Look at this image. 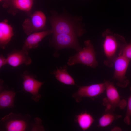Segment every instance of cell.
Instances as JSON below:
<instances>
[{"label":"cell","instance_id":"6","mask_svg":"<svg viewBox=\"0 0 131 131\" xmlns=\"http://www.w3.org/2000/svg\"><path fill=\"white\" fill-rule=\"evenodd\" d=\"M130 61L121 55L114 62V72L113 78L117 81L116 85L120 87L125 88L129 83L126 74Z\"/></svg>","mask_w":131,"mask_h":131},{"label":"cell","instance_id":"7","mask_svg":"<svg viewBox=\"0 0 131 131\" xmlns=\"http://www.w3.org/2000/svg\"><path fill=\"white\" fill-rule=\"evenodd\" d=\"M105 90L104 82L81 86L76 92L73 94L72 96L77 102L79 103L83 98L96 97L103 93Z\"/></svg>","mask_w":131,"mask_h":131},{"label":"cell","instance_id":"2","mask_svg":"<svg viewBox=\"0 0 131 131\" xmlns=\"http://www.w3.org/2000/svg\"><path fill=\"white\" fill-rule=\"evenodd\" d=\"M84 43L85 47L83 48L70 57L67 62L69 66L79 63L95 68L98 65L93 44L89 40L85 41Z\"/></svg>","mask_w":131,"mask_h":131},{"label":"cell","instance_id":"18","mask_svg":"<svg viewBox=\"0 0 131 131\" xmlns=\"http://www.w3.org/2000/svg\"><path fill=\"white\" fill-rule=\"evenodd\" d=\"M26 127V122L23 120H11L7 124L6 128L9 131H21L25 130Z\"/></svg>","mask_w":131,"mask_h":131},{"label":"cell","instance_id":"16","mask_svg":"<svg viewBox=\"0 0 131 131\" xmlns=\"http://www.w3.org/2000/svg\"><path fill=\"white\" fill-rule=\"evenodd\" d=\"M53 73L56 78L62 83L68 85H75L73 78L69 74L66 68H57Z\"/></svg>","mask_w":131,"mask_h":131},{"label":"cell","instance_id":"19","mask_svg":"<svg viewBox=\"0 0 131 131\" xmlns=\"http://www.w3.org/2000/svg\"><path fill=\"white\" fill-rule=\"evenodd\" d=\"M131 91V86L130 88ZM127 108L125 116L124 119V122L127 125L131 124V94L128 98L127 103Z\"/></svg>","mask_w":131,"mask_h":131},{"label":"cell","instance_id":"15","mask_svg":"<svg viewBox=\"0 0 131 131\" xmlns=\"http://www.w3.org/2000/svg\"><path fill=\"white\" fill-rule=\"evenodd\" d=\"M114 112L109 110H105L99 120L98 126L102 127H107L114 120L121 117V115L116 114Z\"/></svg>","mask_w":131,"mask_h":131},{"label":"cell","instance_id":"11","mask_svg":"<svg viewBox=\"0 0 131 131\" xmlns=\"http://www.w3.org/2000/svg\"><path fill=\"white\" fill-rule=\"evenodd\" d=\"M6 58L7 64L14 67L22 64L28 65L32 62L28 51L23 49L11 52L8 55Z\"/></svg>","mask_w":131,"mask_h":131},{"label":"cell","instance_id":"4","mask_svg":"<svg viewBox=\"0 0 131 131\" xmlns=\"http://www.w3.org/2000/svg\"><path fill=\"white\" fill-rule=\"evenodd\" d=\"M53 34H66L81 36L83 33V29L79 28L70 21L65 18L53 16L50 19Z\"/></svg>","mask_w":131,"mask_h":131},{"label":"cell","instance_id":"22","mask_svg":"<svg viewBox=\"0 0 131 131\" xmlns=\"http://www.w3.org/2000/svg\"><path fill=\"white\" fill-rule=\"evenodd\" d=\"M112 131H121V129L117 127H114L113 128V129L112 130Z\"/></svg>","mask_w":131,"mask_h":131},{"label":"cell","instance_id":"1","mask_svg":"<svg viewBox=\"0 0 131 131\" xmlns=\"http://www.w3.org/2000/svg\"><path fill=\"white\" fill-rule=\"evenodd\" d=\"M102 36L104 38L103 48L106 57L104 63L111 67L113 66L116 59L122 55L127 43L123 37L114 33L108 29L103 33Z\"/></svg>","mask_w":131,"mask_h":131},{"label":"cell","instance_id":"3","mask_svg":"<svg viewBox=\"0 0 131 131\" xmlns=\"http://www.w3.org/2000/svg\"><path fill=\"white\" fill-rule=\"evenodd\" d=\"M106 97L103 100V104L106 107L105 110L113 111L117 107L123 109L126 107L127 102L124 99H121L117 88L113 83L110 81L104 80Z\"/></svg>","mask_w":131,"mask_h":131},{"label":"cell","instance_id":"23","mask_svg":"<svg viewBox=\"0 0 131 131\" xmlns=\"http://www.w3.org/2000/svg\"><path fill=\"white\" fill-rule=\"evenodd\" d=\"M3 0H0V1L1 2L2 1H3Z\"/></svg>","mask_w":131,"mask_h":131},{"label":"cell","instance_id":"5","mask_svg":"<svg viewBox=\"0 0 131 131\" xmlns=\"http://www.w3.org/2000/svg\"><path fill=\"white\" fill-rule=\"evenodd\" d=\"M46 21V16L43 12L41 11H35L23 22L22 26L24 33L29 35L41 31L45 26Z\"/></svg>","mask_w":131,"mask_h":131},{"label":"cell","instance_id":"13","mask_svg":"<svg viewBox=\"0 0 131 131\" xmlns=\"http://www.w3.org/2000/svg\"><path fill=\"white\" fill-rule=\"evenodd\" d=\"M14 35L13 28L5 20L0 23V45L1 48L5 47L11 41Z\"/></svg>","mask_w":131,"mask_h":131},{"label":"cell","instance_id":"21","mask_svg":"<svg viewBox=\"0 0 131 131\" xmlns=\"http://www.w3.org/2000/svg\"><path fill=\"white\" fill-rule=\"evenodd\" d=\"M7 64V58L1 54L0 56V68H1L4 65Z\"/></svg>","mask_w":131,"mask_h":131},{"label":"cell","instance_id":"12","mask_svg":"<svg viewBox=\"0 0 131 131\" xmlns=\"http://www.w3.org/2000/svg\"><path fill=\"white\" fill-rule=\"evenodd\" d=\"M51 30L33 33L28 35L24 41L22 49L28 51L37 48L39 43L46 36L52 33Z\"/></svg>","mask_w":131,"mask_h":131},{"label":"cell","instance_id":"9","mask_svg":"<svg viewBox=\"0 0 131 131\" xmlns=\"http://www.w3.org/2000/svg\"><path fill=\"white\" fill-rule=\"evenodd\" d=\"M3 7L7 8L8 12L15 15L19 11L26 13L29 16L34 0H4Z\"/></svg>","mask_w":131,"mask_h":131},{"label":"cell","instance_id":"8","mask_svg":"<svg viewBox=\"0 0 131 131\" xmlns=\"http://www.w3.org/2000/svg\"><path fill=\"white\" fill-rule=\"evenodd\" d=\"M53 34L52 43L58 49L70 48L75 49L78 52L82 49L79 45L77 36L76 35L66 34Z\"/></svg>","mask_w":131,"mask_h":131},{"label":"cell","instance_id":"20","mask_svg":"<svg viewBox=\"0 0 131 131\" xmlns=\"http://www.w3.org/2000/svg\"><path fill=\"white\" fill-rule=\"evenodd\" d=\"M122 55L130 61L131 60V42L125 46Z\"/></svg>","mask_w":131,"mask_h":131},{"label":"cell","instance_id":"14","mask_svg":"<svg viewBox=\"0 0 131 131\" xmlns=\"http://www.w3.org/2000/svg\"><path fill=\"white\" fill-rule=\"evenodd\" d=\"M75 122L83 131H86L91 126L94 121L93 116L87 112H83L75 116Z\"/></svg>","mask_w":131,"mask_h":131},{"label":"cell","instance_id":"17","mask_svg":"<svg viewBox=\"0 0 131 131\" xmlns=\"http://www.w3.org/2000/svg\"><path fill=\"white\" fill-rule=\"evenodd\" d=\"M15 93L12 91H5L0 96V106L1 108H8L13 106Z\"/></svg>","mask_w":131,"mask_h":131},{"label":"cell","instance_id":"10","mask_svg":"<svg viewBox=\"0 0 131 131\" xmlns=\"http://www.w3.org/2000/svg\"><path fill=\"white\" fill-rule=\"evenodd\" d=\"M22 76L24 89L32 94V99L35 101H38L41 97L39 91L43 82L36 79L27 71L24 72Z\"/></svg>","mask_w":131,"mask_h":131}]
</instances>
